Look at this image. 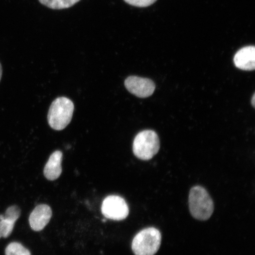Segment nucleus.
I'll list each match as a JSON object with an SVG mask.
<instances>
[{
	"label": "nucleus",
	"mask_w": 255,
	"mask_h": 255,
	"mask_svg": "<svg viewBox=\"0 0 255 255\" xmlns=\"http://www.w3.org/2000/svg\"><path fill=\"white\" fill-rule=\"evenodd\" d=\"M191 215L194 219L205 221L214 212V203L207 190L199 186L191 188L189 196Z\"/></svg>",
	"instance_id": "1"
},
{
	"label": "nucleus",
	"mask_w": 255,
	"mask_h": 255,
	"mask_svg": "<svg viewBox=\"0 0 255 255\" xmlns=\"http://www.w3.org/2000/svg\"><path fill=\"white\" fill-rule=\"evenodd\" d=\"M74 104L69 99L60 97L56 99L51 105L48 113V122L52 129L60 130L65 129L71 123Z\"/></svg>",
	"instance_id": "2"
},
{
	"label": "nucleus",
	"mask_w": 255,
	"mask_h": 255,
	"mask_svg": "<svg viewBox=\"0 0 255 255\" xmlns=\"http://www.w3.org/2000/svg\"><path fill=\"white\" fill-rule=\"evenodd\" d=\"M161 243V234L157 229H143L135 235L132 242V250L135 255H154Z\"/></svg>",
	"instance_id": "3"
},
{
	"label": "nucleus",
	"mask_w": 255,
	"mask_h": 255,
	"mask_svg": "<svg viewBox=\"0 0 255 255\" xmlns=\"http://www.w3.org/2000/svg\"><path fill=\"white\" fill-rule=\"evenodd\" d=\"M160 148L158 136L154 130H145L136 135L133 142V152L142 160H149Z\"/></svg>",
	"instance_id": "4"
},
{
	"label": "nucleus",
	"mask_w": 255,
	"mask_h": 255,
	"mask_svg": "<svg viewBox=\"0 0 255 255\" xmlns=\"http://www.w3.org/2000/svg\"><path fill=\"white\" fill-rule=\"evenodd\" d=\"M102 213L105 218L114 221H123L129 215V208L126 200L119 196L106 197L102 205Z\"/></svg>",
	"instance_id": "5"
},
{
	"label": "nucleus",
	"mask_w": 255,
	"mask_h": 255,
	"mask_svg": "<svg viewBox=\"0 0 255 255\" xmlns=\"http://www.w3.org/2000/svg\"><path fill=\"white\" fill-rule=\"evenodd\" d=\"M125 86L130 93L142 98L150 97L155 89V84L151 79L135 76L127 78Z\"/></svg>",
	"instance_id": "6"
},
{
	"label": "nucleus",
	"mask_w": 255,
	"mask_h": 255,
	"mask_svg": "<svg viewBox=\"0 0 255 255\" xmlns=\"http://www.w3.org/2000/svg\"><path fill=\"white\" fill-rule=\"evenodd\" d=\"M52 216V209L49 206H37L30 216L29 223L31 228L36 232L42 231L50 222Z\"/></svg>",
	"instance_id": "7"
},
{
	"label": "nucleus",
	"mask_w": 255,
	"mask_h": 255,
	"mask_svg": "<svg viewBox=\"0 0 255 255\" xmlns=\"http://www.w3.org/2000/svg\"><path fill=\"white\" fill-rule=\"evenodd\" d=\"M234 63L237 68L244 71H254L255 68V47L254 46L242 48L236 53Z\"/></svg>",
	"instance_id": "8"
},
{
	"label": "nucleus",
	"mask_w": 255,
	"mask_h": 255,
	"mask_svg": "<svg viewBox=\"0 0 255 255\" xmlns=\"http://www.w3.org/2000/svg\"><path fill=\"white\" fill-rule=\"evenodd\" d=\"M63 154L61 151L53 153L44 168V175L47 180H57L62 173V161Z\"/></svg>",
	"instance_id": "9"
},
{
	"label": "nucleus",
	"mask_w": 255,
	"mask_h": 255,
	"mask_svg": "<svg viewBox=\"0 0 255 255\" xmlns=\"http://www.w3.org/2000/svg\"><path fill=\"white\" fill-rule=\"evenodd\" d=\"M41 4L53 9H62L72 7L81 0H39Z\"/></svg>",
	"instance_id": "10"
},
{
	"label": "nucleus",
	"mask_w": 255,
	"mask_h": 255,
	"mask_svg": "<svg viewBox=\"0 0 255 255\" xmlns=\"http://www.w3.org/2000/svg\"><path fill=\"white\" fill-rule=\"evenodd\" d=\"M5 255H31L30 252L18 242L9 244L5 251Z\"/></svg>",
	"instance_id": "11"
},
{
	"label": "nucleus",
	"mask_w": 255,
	"mask_h": 255,
	"mask_svg": "<svg viewBox=\"0 0 255 255\" xmlns=\"http://www.w3.org/2000/svg\"><path fill=\"white\" fill-rule=\"evenodd\" d=\"M15 223L2 218L0 216V239L7 238L11 234L14 228Z\"/></svg>",
	"instance_id": "12"
},
{
	"label": "nucleus",
	"mask_w": 255,
	"mask_h": 255,
	"mask_svg": "<svg viewBox=\"0 0 255 255\" xmlns=\"http://www.w3.org/2000/svg\"><path fill=\"white\" fill-rule=\"evenodd\" d=\"M21 215V210L17 206L9 207L6 210L5 214L0 215L2 218L8 220L9 221L15 223Z\"/></svg>",
	"instance_id": "13"
},
{
	"label": "nucleus",
	"mask_w": 255,
	"mask_h": 255,
	"mask_svg": "<svg viewBox=\"0 0 255 255\" xmlns=\"http://www.w3.org/2000/svg\"><path fill=\"white\" fill-rule=\"evenodd\" d=\"M124 1L135 7H146L154 4L157 0H124Z\"/></svg>",
	"instance_id": "14"
},
{
	"label": "nucleus",
	"mask_w": 255,
	"mask_h": 255,
	"mask_svg": "<svg viewBox=\"0 0 255 255\" xmlns=\"http://www.w3.org/2000/svg\"><path fill=\"white\" fill-rule=\"evenodd\" d=\"M255 94H254L253 95V99H252L251 103L252 105H253V107H255Z\"/></svg>",
	"instance_id": "15"
},
{
	"label": "nucleus",
	"mask_w": 255,
	"mask_h": 255,
	"mask_svg": "<svg viewBox=\"0 0 255 255\" xmlns=\"http://www.w3.org/2000/svg\"><path fill=\"white\" fill-rule=\"evenodd\" d=\"M2 74V69L1 63H0V81H1V77Z\"/></svg>",
	"instance_id": "16"
}]
</instances>
